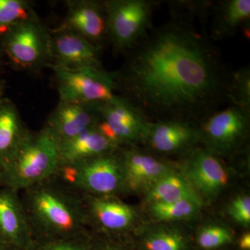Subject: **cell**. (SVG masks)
<instances>
[{
    "instance_id": "cell-31",
    "label": "cell",
    "mask_w": 250,
    "mask_h": 250,
    "mask_svg": "<svg viewBox=\"0 0 250 250\" xmlns=\"http://www.w3.org/2000/svg\"><path fill=\"white\" fill-rule=\"evenodd\" d=\"M0 250H19L14 248V247L10 246L9 245L5 244L2 242L0 241Z\"/></svg>"
},
{
    "instance_id": "cell-12",
    "label": "cell",
    "mask_w": 250,
    "mask_h": 250,
    "mask_svg": "<svg viewBox=\"0 0 250 250\" xmlns=\"http://www.w3.org/2000/svg\"><path fill=\"white\" fill-rule=\"evenodd\" d=\"M0 241L19 250H30L34 239L21 193L0 185Z\"/></svg>"
},
{
    "instance_id": "cell-16",
    "label": "cell",
    "mask_w": 250,
    "mask_h": 250,
    "mask_svg": "<svg viewBox=\"0 0 250 250\" xmlns=\"http://www.w3.org/2000/svg\"><path fill=\"white\" fill-rule=\"evenodd\" d=\"M62 27L77 33L101 48L108 40L107 20L103 1L69 2Z\"/></svg>"
},
{
    "instance_id": "cell-27",
    "label": "cell",
    "mask_w": 250,
    "mask_h": 250,
    "mask_svg": "<svg viewBox=\"0 0 250 250\" xmlns=\"http://www.w3.org/2000/svg\"><path fill=\"white\" fill-rule=\"evenodd\" d=\"M90 234L69 239L36 241L30 250H90Z\"/></svg>"
},
{
    "instance_id": "cell-28",
    "label": "cell",
    "mask_w": 250,
    "mask_h": 250,
    "mask_svg": "<svg viewBox=\"0 0 250 250\" xmlns=\"http://www.w3.org/2000/svg\"><path fill=\"white\" fill-rule=\"evenodd\" d=\"M90 250H139L127 238H109L90 234Z\"/></svg>"
},
{
    "instance_id": "cell-22",
    "label": "cell",
    "mask_w": 250,
    "mask_h": 250,
    "mask_svg": "<svg viewBox=\"0 0 250 250\" xmlns=\"http://www.w3.org/2000/svg\"><path fill=\"white\" fill-rule=\"evenodd\" d=\"M139 250H192V243L185 233L173 229L149 231L134 242Z\"/></svg>"
},
{
    "instance_id": "cell-8",
    "label": "cell",
    "mask_w": 250,
    "mask_h": 250,
    "mask_svg": "<svg viewBox=\"0 0 250 250\" xmlns=\"http://www.w3.org/2000/svg\"><path fill=\"white\" fill-rule=\"evenodd\" d=\"M250 114L249 110L233 104L213 111L196 125L200 141L213 152H231L246 139Z\"/></svg>"
},
{
    "instance_id": "cell-30",
    "label": "cell",
    "mask_w": 250,
    "mask_h": 250,
    "mask_svg": "<svg viewBox=\"0 0 250 250\" xmlns=\"http://www.w3.org/2000/svg\"><path fill=\"white\" fill-rule=\"evenodd\" d=\"M239 250H250V233H245L240 237L238 241Z\"/></svg>"
},
{
    "instance_id": "cell-15",
    "label": "cell",
    "mask_w": 250,
    "mask_h": 250,
    "mask_svg": "<svg viewBox=\"0 0 250 250\" xmlns=\"http://www.w3.org/2000/svg\"><path fill=\"white\" fill-rule=\"evenodd\" d=\"M123 167L125 190H147L156 181L170 172L167 164L134 148L118 149Z\"/></svg>"
},
{
    "instance_id": "cell-1",
    "label": "cell",
    "mask_w": 250,
    "mask_h": 250,
    "mask_svg": "<svg viewBox=\"0 0 250 250\" xmlns=\"http://www.w3.org/2000/svg\"><path fill=\"white\" fill-rule=\"evenodd\" d=\"M170 18L125 54L116 91L148 121L197 125L230 101L233 70L207 27L209 1L170 2Z\"/></svg>"
},
{
    "instance_id": "cell-18",
    "label": "cell",
    "mask_w": 250,
    "mask_h": 250,
    "mask_svg": "<svg viewBox=\"0 0 250 250\" xmlns=\"http://www.w3.org/2000/svg\"><path fill=\"white\" fill-rule=\"evenodd\" d=\"M208 34L213 41L231 37L243 28L250 36V0H223L213 3Z\"/></svg>"
},
{
    "instance_id": "cell-23",
    "label": "cell",
    "mask_w": 250,
    "mask_h": 250,
    "mask_svg": "<svg viewBox=\"0 0 250 250\" xmlns=\"http://www.w3.org/2000/svg\"><path fill=\"white\" fill-rule=\"evenodd\" d=\"M200 200H186L168 203L151 204L150 212L154 218L162 221H176L190 218L197 213Z\"/></svg>"
},
{
    "instance_id": "cell-20",
    "label": "cell",
    "mask_w": 250,
    "mask_h": 250,
    "mask_svg": "<svg viewBox=\"0 0 250 250\" xmlns=\"http://www.w3.org/2000/svg\"><path fill=\"white\" fill-rule=\"evenodd\" d=\"M29 131L16 105L7 99H1L0 100V166L12 155Z\"/></svg>"
},
{
    "instance_id": "cell-29",
    "label": "cell",
    "mask_w": 250,
    "mask_h": 250,
    "mask_svg": "<svg viewBox=\"0 0 250 250\" xmlns=\"http://www.w3.org/2000/svg\"><path fill=\"white\" fill-rule=\"evenodd\" d=\"M229 214L237 223L244 226L250 223V198L249 196H239L233 200L229 207Z\"/></svg>"
},
{
    "instance_id": "cell-24",
    "label": "cell",
    "mask_w": 250,
    "mask_h": 250,
    "mask_svg": "<svg viewBox=\"0 0 250 250\" xmlns=\"http://www.w3.org/2000/svg\"><path fill=\"white\" fill-rule=\"evenodd\" d=\"M35 17L26 1L0 0V34L2 36L18 23Z\"/></svg>"
},
{
    "instance_id": "cell-14",
    "label": "cell",
    "mask_w": 250,
    "mask_h": 250,
    "mask_svg": "<svg viewBox=\"0 0 250 250\" xmlns=\"http://www.w3.org/2000/svg\"><path fill=\"white\" fill-rule=\"evenodd\" d=\"M200 141L196 125L170 120L149 121L143 142L156 152L174 154L188 150Z\"/></svg>"
},
{
    "instance_id": "cell-26",
    "label": "cell",
    "mask_w": 250,
    "mask_h": 250,
    "mask_svg": "<svg viewBox=\"0 0 250 250\" xmlns=\"http://www.w3.org/2000/svg\"><path fill=\"white\" fill-rule=\"evenodd\" d=\"M231 104L250 111V70L249 67L233 70L230 90Z\"/></svg>"
},
{
    "instance_id": "cell-7",
    "label": "cell",
    "mask_w": 250,
    "mask_h": 250,
    "mask_svg": "<svg viewBox=\"0 0 250 250\" xmlns=\"http://www.w3.org/2000/svg\"><path fill=\"white\" fill-rule=\"evenodd\" d=\"M3 36L5 52L16 66L35 70L52 62L50 34L37 18L18 23Z\"/></svg>"
},
{
    "instance_id": "cell-4",
    "label": "cell",
    "mask_w": 250,
    "mask_h": 250,
    "mask_svg": "<svg viewBox=\"0 0 250 250\" xmlns=\"http://www.w3.org/2000/svg\"><path fill=\"white\" fill-rule=\"evenodd\" d=\"M118 149L76 164L60 163L53 177L80 195L116 197L125 190Z\"/></svg>"
},
{
    "instance_id": "cell-33",
    "label": "cell",
    "mask_w": 250,
    "mask_h": 250,
    "mask_svg": "<svg viewBox=\"0 0 250 250\" xmlns=\"http://www.w3.org/2000/svg\"><path fill=\"white\" fill-rule=\"evenodd\" d=\"M0 185H1V178H0Z\"/></svg>"
},
{
    "instance_id": "cell-9",
    "label": "cell",
    "mask_w": 250,
    "mask_h": 250,
    "mask_svg": "<svg viewBox=\"0 0 250 250\" xmlns=\"http://www.w3.org/2000/svg\"><path fill=\"white\" fill-rule=\"evenodd\" d=\"M149 122L137 108L119 95L100 105L97 126L105 136L122 147L143 142Z\"/></svg>"
},
{
    "instance_id": "cell-11",
    "label": "cell",
    "mask_w": 250,
    "mask_h": 250,
    "mask_svg": "<svg viewBox=\"0 0 250 250\" xmlns=\"http://www.w3.org/2000/svg\"><path fill=\"white\" fill-rule=\"evenodd\" d=\"M52 63L65 69L103 68L100 47L64 27L50 34Z\"/></svg>"
},
{
    "instance_id": "cell-2",
    "label": "cell",
    "mask_w": 250,
    "mask_h": 250,
    "mask_svg": "<svg viewBox=\"0 0 250 250\" xmlns=\"http://www.w3.org/2000/svg\"><path fill=\"white\" fill-rule=\"evenodd\" d=\"M34 241L90 235L82 195L54 177L20 192Z\"/></svg>"
},
{
    "instance_id": "cell-10",
    "label": "cell",
    "mask_w": 250,
    "mask_h": 250,
    "mask_svg": "<svg viewBox=\"0 0 250 250\" xmlns=\"http://www.w3.org/2000/svg\"><path fill=\"white\" fill-rule=\"evenodd\" d=\"M90 234L109 238H126L136 220L130 206L116 197L82 195Z\"/></svg>"
},
{
    "instance_id": "cell-6",
    "label": "cell",
    "mask_w": 250,
    "mask_h": 250,
    "mask_svg": "<svg viewBox=\"0 0 250 250\" xmlns=\"http://www.w3.org/2000/svg\"><path fill=\"white\" fill-rule=\"evenodd\" d=\"M50 67L55 73L61 102L100 105L119 96L113 74L103 68Z\"/></svg>"
},
{
    "instance_id": "cell-19",
    "label": "cell",
    "mask_w": 250,
    "mask_h": 250,
    "mask_svg": "<svg viewBox=\"0 0 250 250\" xmlns=\"http://www.w3.org/2000/svg\"><path fill=\"white\" fill-rule=\"evenodd\" d=\"M58 148L60 163L76 164L116 152L121 147L105 136L96 125L72 139L59 143Z\"/></svg>"
},
{
    "instance_id": "cell-32",
    "label": "cell",
    "mask_w": 250,
    "mask_h": 250,
    "mask_svg": "<svg viewBox=\"0 0 250 250\" xmlns=\"http://www.w3.org/2000/svg\"><path fill=\"white\" fill-rule=\"evenodd\" d=\"M1 95H2V90H1V85H0V100L2 99V98H1Z\"/></svg>"
},
{
    "instance_id": "cell-5",
    "label": "cell",
    "mask_w": 250,
    "mask_h": 250,
    "mask_svg": "<svg viewBox=\"0 0 250 250\" xmlns=\"http://www.w3.org/2000/svg\"><path fill=\"white\" fill-rule=\"evenodd\" d=\"M107 20L108 41L120 53L126 54L142 40L154 25L159 1L109 0L103 1Z\"/></svg>"
},
{
    "instance_id": "cell-17",
    "label": "cell",
    "mask_w": 250,
    "mask_h": 250,
    "mask_svg": "<svg viewBox=\"0 0 250 250\" xmlns=\"http://www.w3.org/2000/svg\"><path fill=\"white\" fill-rule=\"evenodd\" d=\"M187 179L205 196L214 197L226 187L229 174L214 154L204 149L192 152Z\"/></svg>"
},
{
    "instance_id": "cell-25",
    "label": "cell",
    "mask_w": 250,
    "mask_h": 250,
    "mask_svg": "<svg viewBox=\"0 0 250 250\" xmlns=\"http://www.w3.org/2000/svg\"><path fill=\"white\" fill-rule=\"evenodd\" d=\"M233 242L234 236L229 229L216 225L202 228L195 239V246L200 250H218Z\"/></svg>"
},
{
    "instance_id": "cell-3",
    "label": "cell",
    "mask_w": 250,
    "mask_h": 250,
    "mask_svg": "<svg viewBox=\"0 0 250 250\" xmlns=\"http://www.w3.org/2000/svg\"><path fill=\"white\" fill-rule=\"evenodd\" d=\"M60 165L58 144L44 128L29 133L0 166L1 185L21 192L53 177Z\"/></svg>"
},
{
    "instance_id": "cell-13",
    "label": "cell",
    "mask_w": 250,
    "mask_h": 250,
    "mask_svg": "<svg viewBox=\"0 0 250 250\" xmlns=\"http://www.w3.org/2000/svg\"><path fill=\"white\" fill-rule=\"evenodd\" d=\"M100 105L59 101L43 128L57 144L67 141L98 124Z\"/></svg>"
},
{
    "instance_id": "cell-21",
    "label": "cell",
    "mask_w": 250,
    "mask_h": 250,
    "mask_svg": "<svg viewBox=\"0 0 250 250\" xmlns=\"http://www.w3.org/2000/svg\"><path fill=\"white\" fill-rule=\"evenodd\" d=\"M147 191V200L150 204L200 200L188 179L172 170L156 181Z\"/></svg>"
}]
</instances>
